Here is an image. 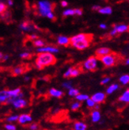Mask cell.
<instances>
[{
	"mask_svg": "<svg viewBox=\"0 0 129 130\" xmlns=\"http://www.w3.org/2000/svg\"><path fill=\"white\" fill-rule=\"evenodd\" d=\"M98 60H100L105 68H111L117 66V65L120 63H123L125 61L124 57L123 55L120 53H115V52H112L111 53L108 55H105L104 56H101L99 58H97Z\"/></svg>",
	"mask_w": 129,
	"mask_h": 130,
	"instance_id": "6da1fadb",
	"label": "cell"
},
{
	"mask_svg": "<svg viewBox=\"0 0 129 130\" xmlns=\"http://www.w3.org/2000/svg\"><path fill=\"white\" fill-rule=\"evenodd\" d=\"M57 62L56 58L50 53H39L35 61L36 68L38 70H42L45 67L54 65Z\"/></svg>",
	"mask_w": 129,
	"mask_h": 130,
	"instance_id": "7a4b0ae2",
	"label": "cell"
},
{
	"mask_svg": "<svg viewBox=\"0 0 129 130\" xmlns=\"http://www.w3.org/2000/svg\"><path fill=\"white\" fill-rule=\"evenodd\" d=\"M56 4L51 3L46 0L44 1H40L37 3V13L40 16L47 17V15L50 12H52L55 9Z\"/></svg>",
	"mask_w": 129,
	"mask_h": 130,
	"instance_id": "3957f363",
	"label": "cell"
},
{
	"mask_svg": "<svg viewBox=\"0 0 129 130\" xmlns=\"http://www.w3.org/2000/svg\"><path fill=\"white\" fill-rule=\"evenodd\" d=\"M97 57L96 56H90L83 63V67L85 69L89 71H96L98 68H97Z\"/></svg>",
	"mask_w": 129,
	"mask_h": 130,
	"instance_id": "277c9868",
	"label": "cell"
},
{
	"mask_svg": "<svg viewBox=\"0 0 129 130\" xmlns=\"http://www.w3.org/2000/svg\"><path fill=\"white\" fill-rule=\"evenodd\" d=\"M92 41H93V40H91V39H87V40L72 42V43H70V45L78 50H83V49L88 48L90 45V43Z\"/></svg>",
	"mask_w": 129,
	"mask_h": 130,
	"instance_id": "5b68a950",
	"label": "cell"
},
{
	"mask_svg": "<svg viewBox=\"0 0 129 130\" xmlns=\"http://www.w3.org/2000/svg\"><path fill=\"white\" fill-rule=\"evenodd\" d=\"M87 39L94 40V35L91 34H80L79 35L74 36L71 38H70V43H72V42H75V41L87 40Z\"/></svg>",
	"mask_w": 129,
	"mask_h": 130,
	"instance_id": "8992f818",
	"label": "cell"
},
{
	"mask_svg": "<svg viewBox=\"0 0 129 130\" xmlns=\"http://www.w3.org/2000/svg\"><path fill=\"white\" fill-rule=\"evenodd\" d=\"M28 105V102L24 99L23 98H17L12 102V106L15 109H22L26 107Z\"/></svg>",
	"mask_w": 129,
	"mask_h": 130,
	"instance_id": "52a82bcc",
	"label": "cell"
},
{
	"mask_svg": "<svg viewBox=\"0 0 129 130\" xmlns=\"http://www.w3.org/2000/svg\"><path fill=\"white\" fill-rule=\"evenodd\" d=\"M18 123L20 125H27L30 124L33 121V118L29 113H22L21 115H19V118H18Z\"/></svg>",
	"mask_w": 129,
	"mask_h": 130,
	"instance_id": "ba28073f",
	"label": "cell"
},
{
	"mask_svg": "<svg viewBox=\"0 0 129 130\" xmlns=\"http://www.w3.org/2000/svg\"><path fill=\"white\" fill-rule=\"evenodd\" d=\"M71 72H70V78H75L79 75L80 74L84 72V67L82 64H77L75 66L70 68Z\"/></svg>",
	"mask_w": 129,
	"mask_h": 130,
	"instance_id": "9c48e42d",
	"label": "cell"
},
{
	"mask_svg": "<svg viewBox=\"0 0 129 130\" xmlns=\"http://www.w3.org/2000/svg\"><path fill=\"white\" fill-rule=\"evenodd\" d=\"M91 99L97 103V104H101L103 103L106 99V93L103 92H98L95 93L91 96Z\"/></svg>",
	"mask_w": 129,
	"mask_h": 130,
	"instance_id": "30bf717a",
	"label": "cell"
},
{
	"mask_svg": "<svg viewBox=\"0 0 129 130\" xmlns=\"http://www.w3.org/2000/svg\"><path fill=\"white\" fill-rule=\"evenodd\" d=\"M48 94L49 96L52 98H56V99H61L64 96V92L60 90H57L56 88H51L48 90Z\"/></svg>",
	"mask_w": 129,
	"mask_h": 130,
	"instance_id": "8fae6325",
	"label": "cell"
},
{
	"mask_svg": "<svg viewBox=\"0 0 129 130\" xmlns=\"http://www.w3.org/2000/svg\"><path fill=\"white\" fill-rule=\"evenodd\" d=\"M91 121L94 124L95 123H99V121L101 120V112L98 109H94L91 112Z\"/></svg>",
	"mask_w": 129,
	"mask_h": 130,
	"instance_id": "7c38bea8",
	"label": "cell"
},
{
	"mask_svg": "<svg viewBox=\"0 0 129 130\" xmlns=\"http://www.w3.org/2000/svg\"><path fill=\"white\" fill-rule=\"evenodd\" d=\"M112 50L110 48H100L98 49H97L95 52V55L97 58H99L101 56H104L105 55H108L109 53H112Z\"/></svg>",
	"mask_w": 129,
	"mask_h": 130,
	"instance_id": "4fadbf2b",
	"label": "cell"
},
{
	"mask_svg": "<svg viewBox=\"0 0 129 130\" xmlns=\"http://www.w3.org/2000/svg\"><path fill=\"white\" fill-rule=\"evenodd\" d=\"M37 52L39 53H58L59 52V49L58 48L53 46H44L41 48H37Z\"/></svg>",
	"mask_w": 129,
	"mask_h": 130,
	"instance_id": "5bb4252c",
	"label": "cell"
},
{
	"mask_svg": "<svg viewBox=\"0 0 129 130\" xmlns=\"http://www.w3.org/2000/svg\"><path fill=\"white\" fill-rule=\"evenodd\" d=\"M73 128L74 130H87L88 126L84 121H78L74 123Z\"/></svg>",
	"mask_w": 129,
	"mask_h": 130,
	"instance_id": "9a60e30c",
	"label": "cell"
},
{
	"mask_svg": "<svg viewBox=\"0 0 129 130\" xmlns=\"http://www.w3.org/2000/svg\"><path fill=\"white\" fill-rule=\"evenodd\" d=\"M57 42L60 45H63V46H65V47H68L69 45H70V38L63 37V36H60L59 37H58Z\"/></svg>",
	"mask_w": 129,
	"mask_h": 130,
	"instance_id": "2e32d148",
	"label": "cell"
},
{
	"mask_svg": "<svg viewBox=\"0 0 129 130\" xmlns=\"http://www.w3.org/2000/svg\"><path fill=\"white\" fill-rule=\"evenodd\" d=\"M118 102L124 103V104H129V88L127 89L119 97Z\"/></svg>",
	"mask_w": 129,
	"mask_h": 130,
	"instance_id": "e0dca14e",
	"label": "cell"
},
{
	"mask_svg": "<svg viewBox=\"0 0 129 130\" xmlns=\"http://www.w3.org/2000/svg\"><path fill=\"white\" fill-rule=\"evenodd\" d=\"M10 99V96L8 94V90H1L0 91V104H3V103H6L7 100Z\"/></svg>",
	"mask_w": 129,
	"mask_h": 130,
	"instance_id": "ac0fdd59",
	"label": "cell"
},
{
	"mask_svg": "<svg viewBox=\"0 0 129 130\" xmlns=\"http://www.w3.org/2000/svg\"><path fill=\"white\" fill-rule=\"evenodd\" d=\"M21 92H22L21 88H15V89L8 90V94H9L10 98H13V99H17V98H19L18 95Z\"/></svg>",
	"mask_w": 129,
	"mask_h": 130,
	"instance_id": "d6986e66",
	"label": "cell"
},
{
	"mask_svg": "<svg viewBox=\"0 0 129 130\" xmlns=\"http://www.w3.org/2000/svg\"><path fill=\"white\" fill-rule=\"evenodd\" d=\"M25 71V68L24 66H17L12 70V74L14 75H20L23 74Z\"/></svg>",
	"mask_w": 129,
	"mask_h": 130,
	"instance_id": "ffe728a7",
	"label": "cell"
},
{
	"mask_svg": "<svg viewBox=\"0 0 129 130\" xmlns=\"http://www.w3.org/2000/svg\"><path fill=\"white\" fill-rule=\"evenodd\" d=\"M33 25L28 22H24L21 23L20 25H19V28H20V29L22 31H29L33 29Z\"/></svg>",
	"mask_w": 129,
	"mask_h": 130,
	"instance_id": "44dd1931",
	"label": "cell"
},
{
	"mask_svg": "<svg viewBox=\"0 0 129 130\" xmlns=\"http://www.w3.org/2000/svg\"><path fill=\"white\" fill-rule=\"evenodd\" d=\"M119 88H120V86L117 83L112 84V85H110L106 89V94H111L113 92H115L116 90H117Z\"/></svg>",
	"mask_w": 129,
	"mask_h": 130,
	"instance_id": "7402d4cb",
	"label": "cell"
},
{
	"mask_svg": "<svg viewBox=\"0 0 129 130\" xmlns=\"http://www.w3.org/2000/svg\"><path fill=\"white\" fill-rule=\"evenodd\" d=\"M81 106H82V102L79 101H77L71 104V106H70V109H71L73 112H76L81 108Z\"/></svg>",
	"mask_w": 129,
	"mask_h": 130,
	"instance_id": "603a6c76",
	"label": "cell"
},
{
	"mask_svg": "<svg viewBox=\"0 0 129 130\" xmlns=\"http://www.w3.org/2000/svg\"><path fill=\"white\" fill-rule=\"evenodd\" d=\"M18 118H19V115L13 114V115L9 116L8 118L6 119V121H7L8 123H14V122L17 121H18Z\"/></svg>",
	"mask_w": 129,
	"mask_h": 130,
	"instance_id": "cb8c5ba5",
	"label": "cell"
},
{
	"mask_svg": "<svg viewBox=\"0 0 129 130\" xmlns=\"http://www.w3.org/2000/svg\"><path fill=\"white\" fill-rule=\"evenodd\" d=\"M79 90L78 89H76V88H70L68 90V95L70 97H74L75 98L78 94H79Z\"/></svg>",
	"mask_w": 129,
	"mask_h": 130,
	"instance_id": "d4e9b609",
	"label": "cell"
},
{
	"mask_svg": "<svg viewBox=\"0 0 129 130\" xmlns=\"http://www.w3.org/2000/svg\"><path fill=\"white\" fill-rule=\"evenodd\" d=\"M120 83L122 84V85H127V84L129 83V75H122L120 79H119Z\"/></svg>",
	"mask_w": 129,
	"mask_h": 130,
	"instance_id": "484cf974",
	"label": "cell"
},
{
	"mask_svg": "<svg viewBox=\"0 0 129 130\" xmlns=\"http://www.w3.org/2000/svg\"><path fill=\"white\" fill-rule=\"evenodd\" d=\"M98 12L100 13V14H110L112 13V8L110 7V6H106V7L105 8H101Z\"/></svg>",
	"mask_w": 129,
	"mask_h": 130,
	"instance_id": "4316f807",
	"label": "cell"
},
{
	"mask_svg": "<svg viewBox=\"0 0 129 130\" xmlns=\"http://www.w3.org/2000/svg\"><path fill=\"white\" fill-rule=\"evenodd\" d=\"M88 99H89V95L87 94H79L75 97V99L77 101H79V102H83V101H86Z\"/></svg>",
	"mask_w": 129,
	"mask_h": 130,
	"instance_id": "83f0119b",
	"label": "cell"
},
{
	"mask_svg": "<svg viewBox=\"0 0 129 130\" xmlns=\"http://www.w3.org/2000/svg\"><path fill=\"white\" fill-rule=\"evenodd\" d=\"M33 45L37 48H41L45 46V42L43 40H41V39H36V40L33 41Z\"/></svg>",
	"mask_w": 129,
	"mask_h": 130,
	"instance_id": "f1b7e54d",
	"label": "cell"
},
{
	"mask_svg": "<svg viewBox=\"0 0 129 130\" xmlns=\"http://www.w3.org/2000/svg\"><path fill=\"white\" fill-rule=\"evenodd\" d=\"M86 106L89 108V109H94L95 106H96V102L91 99V98H89V99H88L86 101Z\"/></svg>",
	"mask_w": 129,
	"mask_h": 130,
	"instance_id": "f546056e",
	"label": "cell"
},
{
	"mask_svg": "<svg viewBox=\"0 0 129 130\" xmlns=\"http://www.w3.org/2000/svg\"><path fill=\"white\" fill-rule=\"evenodd\" d=\"M75 10H67L63 13V18L67 16H71V15H75Z\"/></svg>",
	"mask_w": 129,
	"mask_h": 130,
	"instance_id": "4dcf8cb0",
	"label": "cell"
},
{
	"mask_svg": "<svg viewBox=\"0 0 129 130\" xmlns=\"http://www.w3.org/2000/svg\"><path fill=\"white\" fill-rule=\"evenodd\" d=\"M4 128L6 130H17V127L15 125H13V123H7L4 125Z\"/></svg>",
	"mask_w": 129,
	"mask_h": 130,
	"instance_id": "1f68e13d",
	"label": "cell"
},
{
	"mask_svg": "<svg viewBox=\"0 0 129 130\" xmlns=\"http://www.w3.org/2000/svg\"><path fill=\"white\" fill-rule=\"evenodd\" d=\"M19 56H20V58H22V59H29V58L32 56V55L29 53L25 52V53H22L19 55Z\"/></svg>",
	"mask_w": 129,
	"mask_h": 130,
	"instance_id": "d6a6232c",
	"label": "cell"
},
{
	"mask_svg": "<svg viewBox=\"0 0 129 130\" xmlns=\"http://www.w3.org/2000/svg\"><path fill=\"white\" fill-rule=\"evenodd\" d=\"M29 130H38L39 129V125L36 123H32V124L29 126Z\"/></svg>",
	"mask_w": 129,
	"mask_h": 130,
	"instance_id": "836d02e7",
	"label": "cell"
},
{
	"mask_svg": "<svg viewBox=\"0 0 129 130\" xmlns=\"http://www.w3.org/2000/svg\"><path fill=\"white\" fill-rule=\"evenodd\" d=\"M62 87L63 88H66V89L69 90L70 88H72V84H71V83H70V82H66V83H63L62 84Z\"/></svg>",
	"mask_w": 129,
	"mask_h": 130,
	"instance_id": "e575fe53",
	"label": "cell"
},
{
	"mask_svg": "<svg viewBox=\"0 0 129 130\" xmlns=\"http://www.w3.org/2000/svg\"><path fill=\"white\" fill-rule=\"evenodd\" d=\"M6 10V6L3 3H0V14H3Z\"/></svg>",
	"mask_w": 129,
	"mask_h": 130,
	"instance_id": "d590c367",
	"label": "cell"
},
{
	"mask_svg": "<svg viewBox=\"0 0 129 130\" xmlns=\"http://www.w3.org/2000/svg\"><path fill=\"white\" fill-rule=\"evenodd\" d=\"M70 72H71V69H70V68L66 71V73H64L63 75V77L66 78V79H69V78H70Z\"/></svg>",
	"mask_w": 129,
	"mask_h": 130,
	"instance_id": "8d00e7d4",
	"label": "cell"
},
{
	"mask_svg": "<svg viewBox=\"0 0 129 130\" xmlns=\"http://www.w3.org/2000/svg\"><path fill=\"white\" fill-rule=\"evenodd\" d=\"M109 81H110V78H108V77L104 78V79L101 81V85H105V84L108 83Z\"/></svg>",
	"mask_w": 129,
	"mask_h": 130,
	"instance_id": "74e56055",
	"label": "cell"
},
{
	"mask_svg": "<svg viewBox=\"0 0 129 130\" xmlns=\"http://www.w3.org/2000/svg\"><path fill=\"white\" fill-rule=\"evenodd\" d=\"M47 18L51 19V20H53V21H56V19L55 15H54V14H53V12H50L49 14L47 15Z\"/></svg>",
	"mask_w": 129,
	"mask_h": 130,
	"instance_id": "f35d334b",
	"label": "cell"
},
{
	"mask_svg": "<svg viewBox=\"0 0 129 130\" xmlns=\"http://www.w3.org/2000/svg\"><path fill=\"white\" fill-rule=\"evenodd\" d=\"M75 13L76 15L81 16L83 14V10L82 9H75Z\"/></svg>",
	"mask_w": 129,
	"mask_h": 130,
	"instance_id": "ab89813d",
	"label": "cell"
},
{
	"mask_svg": "<svg viewBox=\"0 0 129 130\" xmlns=\"http://www.w3.org/2000/svg\"><path fill=\"white\" fill-rule=\"evenodd\" d=\"M29 40L35 41V40H36V39H38V37L36 34H32V35L29 36Z\"/></svg>",
	"mask_w": 129,
	"mask_h": 130,
	"instance_id": "60d3db41",
	"label": "cell"
},
{
	"mask_svg": "<svg viewBox=\"0 0 129 130\" xmlns=\"http://www.w3.org/2000/svg\"><path fill=\"white\" fill-rule=\"evenodd\" d=\"M101 8V6H93V7H92V10L93 11H98Z\"/></svg>",
	"mask_w": 129,
	"mask_h": 130,
	"instance_id": "b9f144b4",
	"label": "cell"
},
{
	"mask_svg": "<svg viewBox=\"0 0 129 130\" xmlns=\"http://www.w3.org/2000/svg\"><path fill=\"white\" fill-rule=\"evenodd\" d=\"M61 6H63V7H66V6H67V3L66 1H62L61 2Z\"/></svg>",
	"mask_w": 129,
	"mask_h": 130,
	"instance_id": "7bdbcfd3",
	"label": "cell"
},
{
	"mask_svg": "<svg viewBox=\"0 0 129 130\" xmlns=\"http://www.w3.org/2000/svg\"><path fill=\"white\" fill-rule=\"evenodd\" d=\"M13 4H14V3H13L12 0H7V5L8 6H13Z\"/></svg>",
	"mask_w": 129,
	"mask_h": 130,
	"instance_id": "ee69618b",
	"label": "cell"
},
{
	"mask_svg": "<svg viewBox=\"0 0 129 130\" xmlns=\"http://www.w3.org/2000/svg\"><path fill=\"white\" fill-rule=\"evenodd\" d=\"M100 28H101V29H106V28H107V26H106V25L101 24V25H100Z\"/></svg>",
	"mask_w": 129,
	"mask_h": 130,
	"instance_id": "f6af8a7d",
	"label": "cell"
},
{
	"mask_svg": "<svg viewBox=\"0 0 129 130\" xmlns=\"http://www.w3.org/2000/svg\"><path fill=\"white\" fill-rule=\"evenodd\" d=\"M94 109H98V110H99V109H100V106H99V104H96V106H95V107H94Z\"/></svg>",
	"mask_w": 129,
	"mask_h": 130,
	"instance_id": "bcb514c9",
	"label": "cell"
},
{
	"mask_svg": "<svg viewBox=\"0 0 129 130\" xmlns=\"http://www.w3.org/2000/svg\"><path fill=\"white\" fill-rule=\"evenodd\" d=\"M8 59H9V56H8V55H4L3 60H7Z\"/></svg>",
	"mask_w": 129,
	"mask_h": 130,
	"instance_id": "7dc6e473",
	"label": "cell"
},
{
	"mask_svg": "<svg viewBox=\"0 0 129 130\" xmlns=\"http://www.w3.org/2000/svg\"><path fill=\"white\" fill-rule=\"evenodd\" d=\"M3 57H4V55L0 52V60H3Z\"/></svg>",
	"mask_w": 129,
	"mask_h": 130,
	"instance_id": "c3c4849f",
	"label": "cell"
},
{
	"mask_svg": "<svg viewBox=\"0 0 129 130\" xmlns=\"http://www.w3.org/2000/svg\"><path fill=\"white\" fill-rule=\"evenodd\" d=\"M24 79H25V81H26V82H27V81H29V80L30 79V78H29V76H25Z\"/></svg>",
	"mask_w": 129,
	"mask_h": 130,
	"instance_id": "681fc988",
	"label": "cell"
},
{
	"mask_svg": "<svg viewBox=\"0 0 129 130\" xmlns=\"http://www.w3.org/2000/svg\"><path fill=\"white\" fill-rule=\"evenodd\" d=\"M124 63H125V64H128V65H129V59H127V60H125Z\"/></svg>",
	"mask_w": 129,
	"mask_h": 130,
	"instance_id": "f907efd6",
	"label": "cell"
},
{
	"mask_svg": "<svg viewBox=\"0 0 129 130\" xmlns=\"http://www.w3.org/2000/svg\"><path fill=\"white\" fill-rule=\"evenodd\" d=\"M126 1H127V2H129V0H126Z\"/></svg>",
	"mask_w": 129,
	"mask_h": 130,
	"instance_id": "816d5d0a",
	"label": "cell"
}]
</instances>
